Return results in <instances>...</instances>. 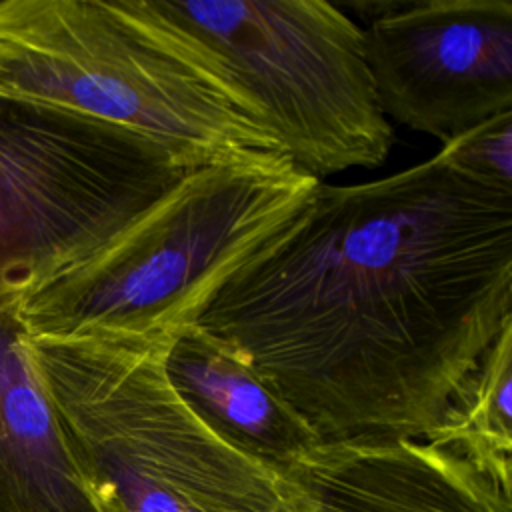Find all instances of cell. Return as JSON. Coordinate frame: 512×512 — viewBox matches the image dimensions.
I'll list each match as a JSON object with an SVG mask.
<instances>
[{
    "label": "cell",
    "instance_id": "277c9868",
    "mask_svg": "<svg viewBox=\"0 0 512 512\" xmlns=\"http://www.w3.org/2000/svg\"><path fill=\"white\" fill-rule=\"evenodd\" d=\"M320 182L288 158L192 168L96 254L22 294L26 334H178L302 212Z\"/></svg>",
    "mask_w": 512,
    "mask_h": 512
},
{
    "label": "cell",
    "instance_id": "9c48e42d",
    "mask_svg": "<svg viewBox=\"0 0 512 512\" xmlns=\"http://www.w3.org/2000/svg\"><path fill=\"white\" fill-rule=\"evenodd\" d=\"M18 302L0 296V512H106L32 362Z\"/></svg>",
    "mask_w": 512,
    "mask_h": 512
},
{
    "label": "cell",
    "instance_id": "8992f818",
    "mask_svg": "<svg viewBox=\"0 0 512 512\" xmlns=\"http://www.w3.org/2000/svg\"><path fill=\"white\" fill-rule=\"evenodd\" d=\"M190 170L128 128L0 94V296L84 262Z\"/></svg>",
    "mask_w": 512,
    "mask_h": 512
},
{
    "label": "cell",
    "instance_id": "30bf717a",
    "mask_svg": "<svg viewBox=\"0 0 512 512\" xmlns=\"http://www.w3.org/2000/svg\"><path fill=\"white\" fill-rule=\"evenodd\" d=\"M166 374L206 426L260 462L288 470L320 444L238 348L198 324L178 332L166 356Z\"/></svg>",
    "mask_w": 512,
    "mask_h": 512
},
{
    "label": "cell",
    "instance_id": "7c38bea8",
    "mask_svg": "<svg viewBox=\"0 0 512 512\" xmlns=\"http://www.w3.org/2000/svg\"><path fill=\"white\" fill-rule=\"evenodd\" d=\"M436 156L478 186L512 192V110L444 142Z\"/></svg>",
    "mask_w": 512,
    "mask_h": 512
},
{
    "label": "cell",
    "instance_id": "8fae6325",
    "mask_svg": "<svg viewBox=\"0 0 512 512\" xmlns=\"http://www.w3.org/2000/svg\"><path fill=\"white\" fill-rule=\"evenodd\" d=\"M424 440L512 472V322L458 382Z\"/></svg>",
    "mask_w": 512,
    "mask_h": 512
},
{
    "label": "cell",
    "instance_id": "ba28073f",
    "mask_svg": "<svg viewBox=\"0 0 512 512\" xmlns=\"http://www.w3.org/2000/svg\"><path fill=\"white\" fill-rule=\"evenodd\" d=\"M290 470L310 512H512V472L426 440L320 442Z\"/></svg>",
    "mask_w": 512,
    "mask_h": 512
},
{
    "label": "cell",
    "instance_id": "7a4b0ae2",
    "mask_svg": "<svg viewBox=\"0 0 512 512\" xmlns=\"http://www.w3.org/2000/svg\"><path fill=\"white\" fill-rule=\"evenodd\" d=\"M0 94L128 128L192 168L286 158L258 102L152 0H0Z\"/></svg>",
    "mask_w": 512,
    "mask_h": 512
},
{
    "label": "cell",
    "instance_id": "52a82bcc",
    "mask_svg": "<svg viewBox=\"0 0 512 512\" xmlns=\"http://www.w3.org/2000/svg\"><path fill=\"white\" fill-rule=\"evenodd\" d=\"M364 38L388 120L444 144L512 110L510 0H392Z\"/></svg>",
    "mask_w": 512,
    "mask_h": 512
},
{
    "label": "cell",
    "instance_id": "5b68a950",
    "mask_svg": "<svg viewBox=\"0 0 512 512\" xmlns=\"http://www.w3.org/2000/svg\"><path fill=\"white\" fill-rule=\"evenodd\" d=\"M258 102L286 158L322 176L380 166L394 142L364 28L324 0H152Z\"/></svg>",
    "mask_w": 512,
    "mask_h": 512
},
{
    "label": "cell",
    "instance_id": "6da1fadb",
    "mask_svg": "<svg viewBox=\"0 0 512 512\" xmlns=\"http://www.w3.org/2000/svg\"><path fill=\"white\" fill-rule=\"evenodd\" d=\"M512 322V192L436 154L320 182L198 326L238 348L320 442L424 440Z\"/></svg>",
    "mask_w": 512,
    "mask_h": 512
},
{
    "label": "cell",
    "instance_id": "3957f363",
    "mask_svg": "<svg viewBox=\"0 0 512 512\" xmlns=\"http://www.w3.org/2000/svg\"><path fill=\"white\" fill-rule=\"evenodd\" d=\"M178 334L30 338L28 350L106 512H310L294 472L222 440L166 374Z\"/></svg>",
    "mask_w": 512,
    "mask_h": 512
}]
</instances>
